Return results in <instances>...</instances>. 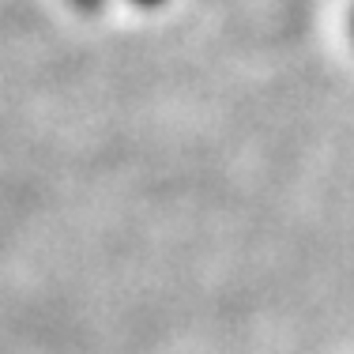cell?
<instances>
[{
	"label": "cell",
	"mask_w": 354,
	"mask_h": 354,
	"mask_svg": "<svg viewBox=\"0 0 354 354\" xmlns=\"http://www.w3.org/2000/svg\"><path fill=\"white\" fill-rule=\"evenodd\" d=\"M136 8H158V4H166V0H132Z\"/></svg>",
	"instance_id": "1"
},
{
	"label": "cell",
	"mask_w": 354,
	"mask_h": 354,
	"mask_svg": "<svg viewBox=\"0 0 354 354\" xmlns=\"http://www.w3.org/2000/svg\"><path fill=\"white\" fill-rule=\"evenodd\" d=\"M75 4H80V8H98L102 0H75Z\"/></svg>",
	"instance_id": "2"
},
{
	"label": "cell",
	"mask_w": 354,
	"mask_h": 354,
	"mask_svg": "<svg viewBox=\"0 0 354 354\" xmlns=\"http://www.w3.org/2000/svg\"><path fill=\"white\" fill-rule=\"evenodd\" d=\"M351 35H354V12H351Z\"/></svg>",
	"instance_id": "3"
}]
</instances>
